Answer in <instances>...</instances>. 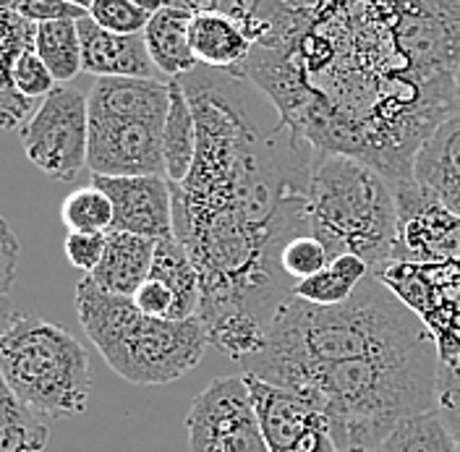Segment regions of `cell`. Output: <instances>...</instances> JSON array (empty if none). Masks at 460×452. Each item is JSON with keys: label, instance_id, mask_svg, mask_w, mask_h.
<instances>
[{"label": "cell", "instance_id": "obj_31", "mask_svg": "<svg viewBox=\"0 0 460 452\" xmlns=\"http://www.w3.org/2000/svg\"><path fill=\"white\" fill-rule=\"evenodd\" d=\"M105 241H108V233H76V230H68V235L63 241V249H66L71 267L82 270L84 275H92L97 270V264L102 261Z\"/></svg>", "mask_w": 460, "mask_h": 452}, {"label": "cell", "instance_id": "obj_13", "mask_svg": "<svg viewBox=\"0 0 460 452\" xmlns=\"http://www.w3.org/2000/svg\"><path fill=\"white\" fill-rule=\"evenodd\" d=\"M82 37V63L92 76L157 79V66L146 50L144 34H118L102 29L92 16L76 22Z\"/></svg>", "mask_w": 460, "mask_h": 452}, {"label": "cell", "instance_id": "obj_25", "mask_svg": "<svg viewBox=\"0 0 460 452\" xmlns=\"http://www.w3.org/2000/svg\"><path fill=\"white\" fill-rule=\"evenodd\" d=\"M204 330H207L209 345H215V350H220L223 356L241 364L243 359L254 356L267 345L270 327L252 314H228Z\"/></svg>", "mask_w": 460, "mask_h": 452}, {"label": "cell", "instance_id": "obj_32", "mask_svg": "<svg viewBox=\"0 0 460 452\" xmlns=\"http://www.w3.org/2000/svg\"><path fill=\"white\" fill-rule=\"evenodd\" d=\"M137 309L146 316H157V319H175V298H172L171 288L152 278H146L144 285L131 296Z\"/></svg>", "mask_w": 460, "mask_h": 452}, {"label": "cell", "instance_id": "obj_28", "mask_svg": "<svg viewBox=\"0 0 460 452\" xmlns=\"http://www.w3.org/2000/svg\"><path fill=\"white\" fill-rule=\"evenodd\" d=\"M327 264H330V254L314 235H296L280 252V267L293 283L312 278Z\"/></svg>", "mask_w": 460, "mask_h": 452}, {"label": "cell", "instance_id": "obj_6", "mask_svg": "<svg viewBox=\"0 0 460 452\" xmlns=\"http://www.w3.org/2000/svg\"><path fill=\"white\" fill-rule=\"evenodd\" d=\"M0 371L40 416L74 419L89 405L92 368L84 345L53 322L19 316L0 338Z\"/></svg>", "mask_w": 460, "mask_h": 452}, {"label": "cell", "instance_id": "obj_18", "mask_svg": "<svg viewBox=\"0 0 460 452\" xmlns=\"http://www.w3.org/2000/svg\"><path fill=\"white\" fill-rule=\"evenodd\" d=\"M189 42L199 66L217 68V71L238 68L252 56V48H254V40L249 37L246 27L238 19L217 13V11L194 13L191 29H189Z\"/></svg>", "mask_w": 460, "mask_h": 452}, {"label": "cell", "instance_id": "obj_7", "mask_svg": "<svg viewBox=\"0 0 460 452\" xmlns=\"http://www.w3.org/2000/svg\"><path fill=\"white\" fill-rule=\"evenodd\" d=\"M22 142L34 168L53 181H74L89 155V94L56 84L22 126Z\"/></svg>", "mask_w": 460, "mask_h": 452}, {"label": "cell", "instance_id": "obj_4", "mask_svg": "<svg viewBox=\"0 0 460 452\" xmlns=\"http://www.w3.org/2000/svg\"><path fill=\"white\" fill-rule=\"evenodd\" d=\"M306 217L309 233L327 249L330 261L356 254L372 270L395 261L398 201L393 183L356 157L316 152Z\"/></svg>", "mask_w": 460, "mask_h": 452}, {"label": "cell", "instance_id": "obj_36", "mask_svg": "<svg viewBox=\"0 0 460 452\" xmlns=\"http://www.w3.org/2000/svg\"><path fill=\"white\" fill-rule=\"evenodd\" d=\"M341 452H374V450H341Z\"/></svg>", "mask_w": 460, "mask_h": 452}, {"label": "cell", "instance_id": "obj_21", "mask_svg": "<svg viewBox=\"0 0 460 452\" xmlns=\"http://www.w3.org/2000/svg\"><path fill=\"white\" fill-rule=\"evenodd\" d=\"M369 272L372 267L361 256L341 254L316 275L293 285V296L316 306H335L348 301Z\"/></svg>", "mask_w": 460, "mask_h": 452}, {"label": "cell", "instance_id": "obj_20", "mask_svg": "<svg viewBox=\"0 0 460 452\" xmlns=\"http://www.w3.org/2000/svg\"><path fill=\"white\" fill-rule=\"evenodd\" d=\"M168 84H171V108L163 134V157H165V178L171 183H181L189 175L197 155V118L181 79L178 76L168 79Z\"/></svg>", "mask_w": 460, "mask_h": 452}, {"label": "cell", "instance_id": "obj_2", "mask_svg": "<svg viewBox=\"0 0 460 452\" xmlns=\"http://www.w3.org/2000/svg\"><path fill=\"white\" fill-rule=\"evenodd\" d=\"M429 342L434 338L427 324L372 270L356 293L335 306H316L290 293L270 322L267 345L238 367L241 374L283 385L301 368L401 353Z\"/></svg>", "mask_w": 460, "mask_h": 452}, {"label": "cell", "instance_id": "obj_26", "mask_svg": "<svg viewBox=\"0 0 460 452\" xmlns=\"http://www.w3.org/2000/svg\"><path fill=\"white\" fill-rule=\"evenodd\" d=\"M60 220L76 233H108L113 227V201L100 186H82L60 204Z\"/></svg>", "mask_w": 460, "mask_h": 452}, {"label": "cell", "instance_id": "obj_34", "mask_svg": "<svg viewBox=\"0 0 460 452\" xmlns=\"http://www.w3.org/2000/svg\"><path fill=\"white\" fill-rule=\"evenodd\" d=\"M22 314L16 311V306H13V301L8 298V293L5 296H0V338H3V332L19 319Z\"/></svg>", "mask_w": 460, "mask_h": 452}, {"label": "cell", "instance_id": "obj_19", "mask_svg": "<svg viewBox=\"0 0 460 452\" xmlns=\"http://www.w3.org/2000/svg\"><path fill=\"white\" fill-rule=\"evenodd\" d=\"M149 278L171 288L175 298V319H191L199 314V275L191 256L186 254L183 244L175 235L157 241Z\"/></svg>", "mask_w": 460, "mask_h": 452}, {"label": "cell", "instance_id": "obj_5", "mask_svg": "<svg viewBox=\"0 0 460 452\" xmlns=\"http://www.w3.org/2000/svg\"><path fill=\"white\" fill-rule=\"evenodd\" d=\"M168 108V79H94L89 89L86 168L94 175H165Z\"/></svg>", "mask_w": 460, "mask_h": 452}, {"label": "cell", "instance_id": "obj_11", "mask_svg": "<svg viewBox=\"0 0 460 452\" xmlns=\"http://www.w3.org/2000/svg\"><path fill=\"white\" fill-rule=\"evenodd\" d=\"M398 201L395 261H450L460 259V215L413 178L393 186Z\"/></svg>", "mask_w": 460, "mask_h": 452}, {"label": "cell", "instance_id": "obj_38", "mask_svg": "<svg viewBox=\"0 0 460 452\" xmlns=\"http://www.w3.org/2000/svg\"><path fill=\"white\" fill-rule=\"evenodd\" d=\"M458 452H460V439H458Z\"/></svg>", "mask_w": 460, "mask_h": 452}, {"label": "cell", "instance_id": "obj_16", "mask_svg": "<svg viewBox=\"0 0 460 452\" xmlns=\"http://www.w3.org/2000/svg\"><path fill=\"white\" fill-rule=\"evenodd\" d=\"M157 241L123 230H108L105 254L97 270L89 275L102 290L115 296H134L149 278Z\"/></svg>", "mask_w": 460, "mask_h": 452}, {"label": "cell", "instance_id": "obj_27", "mask_svg": "<svg viewBox=\"0 0 460 452\" xmlns=\"http://www.w3.org/2000/svg\"><path fill=\"white\" fill-rule=\"evenodd\" d=\"M165 5V0H92L86 13L108 31L144 34L149 19Z\"/></svg>", "mask_w": 460, "mask_h": 452}, {"label": "cell", "instance_id": "obj_22", "mask_svg": "<svg viewBox=\"0 0 460 452\" xmlns=\"http://www.w3.org/2000/svg\"><path fill=\"white\" fill-rule=\"evenodd\" d=\"M50 442L48 426L11 390L0 371V452H42Z\"/></svg>", "mask_w": 460, "mask_h": 452}, {"label": "cell", "instance_id": "obj_35", "mask_svg": "<svg viewBox=\"0 0 460 452\" xmlns=\"http://www.w3.org/2000/svg\"><path fill=\"white\" fill-rule=\"evenodd\" d=\"M456 86H458V97H460V66H458V71H456Z\"/></svg>", "mask_w": 460, "mask_h": 452}, {"label": "cell", "instance_id": "obj_14", "mask_svg": "<svg viewBox=\"0 0 460 452\" xmlns=\"http://www.w3.org/2000/svg\"><path fill=\"white\" fill-rule=\"evenodd\" d=\"M413 181L460 215V111L445 118L413 160Z\"/></svg>", "mask_w": 460, "mask_h": 452}, {"label": "cell", "instance_id": "obj_12", "mask_svg": "<svg viewBox=\"0 0 460 452\" xmlns=\"http://www.w3.org/2000/svg\"><path fill=\"white\" fill-rule=\"evenodd\" d=\"M113 201V227L144 238L172 235V191L165 175H94Z\"/></svg>", "mask_w": 460, "mask_h": 452}, {"label": "cell", "instance_id": "obj_15", "mask_svg": "<svg viewBox=\"0 0 460 452\" xmlns=\"http://www.w3.org/2000/svg\"><path fill=\"white\" fill-rule=\"evenodd\" d=\"M37 24L16 11V0H0V129L24 126L34 100H27L13 86V63L34 50Z\"/></svg>", "mask_w": 460, "mask_h": 452}, {"label": "cell", "instance_id": "obj_17", "mask_svg": "<svg viewBox=\"0 0 460 452\" xmlns=\"http://www.w3.org/2000/svg\"><path fill=\"white\" fill-rule=\"evenodd\" d=\"M191 19H194L191 8L181 3H165L144 29V42L152 56V63L168 79L186 76L189 71L199 66L189 42Z\"/></svg>", "mask_w": 460, "mask_h": 452}, {"label": "cell", "instance_id": "obj_3", "mask_svg": "<svg viewBox=\"0 0 460 452\" xmlns=\"http://www.w3.org/2000/svg\"><path fill=\"white\" fill-rule=\"evenodd\" d=\"M76 316L108 367L139 387L178 382L209 348L199 316H146L134 298L102 290L89 275L76 285Z\"/></svg>", "mask_w": 460, "mask_h": 452}, {"label": "cell", "instance_id": "obj_30", "mask_svg": "<svg viewBox=\"0 0 460 452\" xmlns=\"http://www.w3.org/2000/svg\"><path fill=\"white\" fill-rule=\"evenodd\" d=\"M437 408H439L445 424L456 434V439H460V359L458 361H439Z\"/></svg>", "mask_w": 460, "mask_h": 452}, {"label": "cell", "instance_id": "obj_9", "mask_svg": "<svg viewBox=\"0 0 460 452\" xmlns=\"http://www.w3.org/2000/svg\"><path fill=\"white\" fill-rule=\"evenodd\" d=\"M189 452H270L246 379L215 377L186 413Z\"/></svg>", "mask_w": 460, "mask_h": 452}, {"label": "cell", "instance_id": "obj_37", "mask_svg": "<svg viewBox=\"0 0 460 452\" xmlns=\"http://www.w3.org/2000/svg\"><path fill=\"white\" fill-rule=\"evenodd\" d=\"M165 3H175V0H165Z\"/></svg>", "mask_w": 460, "mask_h": 452}, {"label": "cell", "instance_id": "obj_29", "mask_svg": "<svg viewBox=\"0 0 460 452\" xmlns=\"http://www.w3.org/2000/svg\"><path fill=\"white\" fill-rule=\"evenodd\" d=\"M13 86L27 100L48 97L56 89V79L50 68L45 66V60L37 56V50H27L13 63Z\"/></svg>", "mask_w": 460, "mask_h": 452}, {"label": "cell", "instance_id": "obj_33", "mask_svg": "<svg viewBox=\"0 0 460 452\" xmlns=\"http://www.w3.org/2000/svg\"><path fill=\"white\" fill-rule=\"evenodd\" d=\"M19 252H22V246H19L16 233L0 217V296H5L8 288L16 280Z\"/></svg>", "mask_w": 460, "mask_h": 452}, {"label": "cell", "instance_id": "obj_24", "mask_svg": "<svg viewBox=\"0 0 460 452\" xmlns=\"http://www.w3.org/2000/svg\"><path fill=\"white\" fill-rule=\"evenodd\" d=\"M374 452H458V439L439 408H431L402 419Z\"/></svg>", "mask_w": 460, "mask_h": 452}, {"label": "cell", "instance_id": "obj_10", "mask_svg": "<svg viewBox=\"0 0 460 452\" xmlns=\"http://www.w3.org/2000/svg\"><path fill=\"white\" fill-rule=\"evenodd\" d=\"M270 452H341L322 400L306 387H280L243 374Z\"/></svg>", "mask_w": 460, "mask_h": 452}, {"label": "cell", "instance_id": "obj_8", "mask_svg": "<svg viewBox=\"0 0 460 452\" xmlns=\"http://www.w3.org/2000/svg\"><path fill=\"white\" fill-rule=\"evenodd\" d=\"M402 304L427 324L439 361L460 359V259L390 261L376 270Z\"/></svg>", "mask_w": 460, "mask_h": 452}, {"label": "cell", "instance_id": "obj_23", "mask_svg": "<svg viewBox=\"0 0 460 452\" xmlns=\"http://www.w3.org/2000/svg\"><path fill=\"white\" fill-rule=\"evenodd\" d=\"M34 50L50 68L58 84H68L84 71L82 63V37L76 19L40 22L34 31Z\"/></svg>", "mask_w": 460, "mask_h": 452}, {"label": "cell", "instance_id": "obj_1", "mask_svg": "<svg viewBox=\"0 0 460 452\" xmlns=\"http://www.w3.org/2000/svg\"><path fill=\"white\" fill-rule=\"evenodd\" d=\"M252 56L230 74L270 97L288 129L393 186L460 111V0H259Z\"/></svg>", "mask_w": 460, "mask_h": 452}]
</instances>
